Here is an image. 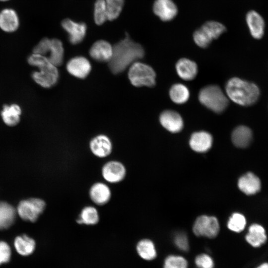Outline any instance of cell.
<instances>
[{"label":"cell","instance_id":"obj_1","mask_svg":"<svg viewBox=\"0 0 268 268\" xmlns=\"http://www.w3.org/2000/svg\"><path fill=\"white\" fill-rule=\"evenodd\" d=\"M144 55L143 47L131 39L126 33L125 37L113 47L112 57L108 62L109 68L114 74L120 73Z\"/></svg>","mask_w":268,"mask_h":268},{"label":"cell","instance_id":"obj_2","mask_svg":"<svg viewBox=\"0 0 268 268\" xmlns=\"http://www.w3.org/2000/svg\"><path fill=\"white\" fill-rule=\"evenodd\" d=\"M225 91L228 99L243 106L254 104L260 96V90L255 84L238 77L228 80Z\"/></svg>","mask_w":268,"mask_h":268},{"label":"cell","instance_id":"obj_3","mask_svg":"<svg viewBox=\"0 0 268 268\" xmlns=\"http://www.w3.org/2000/svg\"><path fill=\"white\" fill-rule=\"evenodd\" d=\"M28 64L38 68L33 72L32 77L37 84L44 88L54 86L59 79L58 70L45 57L33 53L27 59Z\"/></svg>","mask_w":268,"mask_h":268},{"label":"cell","instance_id":"obj_4","mask_svg":"<svg viewBox=\"0 0 268 268\" xmlns=\"http://www.w3.org/2000/svg\"><path fill=\"white\" fill-rule=\"evenodd\" d=\"M198 98L202 105L217 114L222 113L229 103L227 96L216 85H209L201 88Z\"/></svg>","mask_w":268,"mask_h":268},{"label":"cell","instance_id":"obj_5","mask_svg":"<svg viewBox=\"0 0 268 268\" xmlns=\"http://www.w3.org/2000/svg\"><path fill=\"white\" fill-rule=\"evenodd\" d=\"M33 53L45 57L56 67L61 66L63 62L64 49L62 42L58 39H42L34 47Z\"/></svg>","mask_w":268,"mask_h":268},{"label":"cell","instance_id":"obj_6","mask_svg":"<svg viewBox=\"0 0 268 268\" xmlns=\"http://www.w3.org/2000/svg\"><path fill=\"white\" fill-rule=\"evenodd\" d=\"M128 77L132 84L136 87H153L156 83L154 69L149 65L138 61L131 65Z\"/></svg>","mask_w":268,"mask_h":268},{"label":"cell","instance_id":"obj_7","mask_svg":"<svg viewBox=\"0 0 268 268\" xmlns=\"http://www.w3.org/2000/svg\"><path fill=\"white\" fill-rule=\"evenodd\" d=\"M46 207L45 202L38 198H31L21 201L17 213L21 219L32 222L36 221Z\"/></svg>","mask_w":268,"mask_h":268},{"label":"cell","instance_id":"obj_8","mask_svg":"<svg viewBox=\"0 0 268 268\" xmlns=\"http://www.w3.org/2000/svg\"><path fill=\"white\" fill-rule=\"evenodd\" d=\"M193 231L198 237L214 238L219 231L218 221L215 217L201 215L196 219Z\"/></svg>","mask_w":268,"mask_h":268},{"label":"cell","instance_id":"obj_9","mask_svg":"<svg viewBox=\"0 0 268 268\" xmlns=\"http://www.w3.org/2000/svg\"><path fill=\"white\" fill-rule=\"evenodd\" d=\"M126 169L120 162L110 161L102 168V175L105 181L110 183H119L125 178Z\"/></svg>","mask_w":268,"mask_h":268},{"label":"cell","instance_id":"obj_10","mask_svg":"<svg viewBox=\"0 0 268 268\" xmlns=\"http://www.w3.org/2000/svg\"><path fill=\"white\" fill-rule=\"evenodd\" d=\"M62 26L67 33L68 40L72 44L80 43L85 36L87 26L83 22H76L67 18L62 21Z\"/></svg>","mask_w":268,"mask_h":268},{"label":"cell","instance_id":"obj_11","mask_svg":"<svg viewBox=\"0 0 268 268\" xmlns=\"http://www.w3.org/2000/svg\"><path fill=\"white\" fill-rule=\"evenodd\" d=\"M159 122L163 128L172 133L181 131L184 126L183 120L180 115L171 110H165L160 114Z\"/></svg>","mask_w":268,"mask_h":268},{"label":"cell","instance_id":"obj_12","mask_svg":"<svg viewBox=\"0 0 268 268\" xmlns=\"http://www.w3.org/2000/svg\"><path fill=\"white\" fill-rule=\"evenodd\" d=\"M67 69L72 75L83 79L90 73L91 66L85 57L77 56L71 59L67 64Z\"/></svg>","mask_w":268,"mask_h":268},{"label":"cell","instance_id":"obj_13","mask_svg":"<svg viewBox=\"0 0 268 268\" xmlns=\"http://www.w3.org/2000/svg\"><path fill=\"white\" fill-rule=\"evenodd\" d=\"M154 14L161 20H172L178 13V8L172 0H155L153 5Z\"/></svg>","mask_w":268,"mask_h":268},{"label":"cell","instance_id":"obj_14","mask_svg":"<svg viewBox=\"0 0 268 268\" xmlns=\"http://www.w3.org/2000/svg\"><path fill=\"white\" fill-rule=\"evenodd\" d=\"M89 147L94 155L99 158H104L111 154L112 144L107 136L100 134L91 140Z\"/></svg>","mask_w":268,"mask_h":268},{"label":"cell","instance_id":"obj_15","mask_svg":"<svg viewBox=\"0 0 268 268\" xmlns=\"http://www.w3.org/2000/svg\"><path fill=\"white\" fill-rule=\"evenodd\" d=\"M89 55L98 62H109L112 57L113 47L105 40L97 41L90 48Z\"/></svg>","mask_w":268,"mask_h":268},{"label":"cell","instance_id":"obj_16","mask_svg":"<svg viewBox=\"0 0 268 268\" xmlns=\"http://www.w3.org/2000/svg\"><path fill=\"white\" fill-rule=\"evenodd\" d=\"M212 141V135L209 133L199 131L191 135L189 144L193 150L198 152H204L211 148Z\"/></svg>","mask_w":268,"mask_h":268},{"label":"cell","instance_id":"obj_17","mask_svg":"<svg viewBox=\"0 0 268 268\" xmlns=\"http://www.w3.org/2000/svg\"><path fill=\"white\" fill-rule=\"evenodd\" d=\"M89 196L94 203L102 205L107 203L110 200L111 190L106 184L97 182L91 187L89 190Z\"/></svg>","mask_w":268,"mask_h":268},{"label":"cell","instance_id":"obj_18","mask_svg":"<svg viewBox=\"0 0 268 268\" xmlns=\"http://www.w3.org/2000/svg\"><path fill=\"white\" fill-rule=\"evenodd\" d=\"M176 70L178 76L184 80L194 79L198 71L196 63L187 58L179 59L176 64Z\"/></svg>","mask_w":268,"mask_h":268},{"label":"cell","instance_id":"obj_19","mask_svg":"<svg viewBox=\"0 0 268 268\" xmlns=\"http://www.w3.org/2000/svg\"><path fill=\"white\" fill-rule=\"evenodd\" d=\"M19 25L16 11L11 8H4L0 12V28L6 32L15 31Z\"/></svg>","mask_w":268,"mask_h":268},{"label":"cell","instance_id":"obj_20","mask_svg":"<svg viewBox=\"0 0 268 268\" xmlns=\"http://www.w3.org/2000/svg\"><path fill=\"white\" fill-rule=\"evenodd\" d=\"M238 185L240 190L248 195L256 194L261 187L259 178L251 172L242 176L239 179Z\"/></svg>","mask_w":268,"mask_h":268},{"label":"cell","instance_id":"obj_21","mask_svg":"<svg viewBox=\"0 0 268 268\" xmlns=\"http://www.w3.org/2000/svg\"><path fill=\"white\" fill-rule=\"evenodd\" d=\"M246 22L251 35L255 39L261 38L264 33L265 22L256 11L252 10L246 15Z\"/></svg>","mask_w":268,"mask_h":268},{"label":"cell","instance_id":"obj_22","mask_svg":"<svg viewBox=\"0 0 268 268\" xmlns=\"http://www.w3.org/2000/svg\"><path fill=\"white\" fill-rule=\"evenodd\" d=\"M245 239L248 244L254 248L262 246L267 239L265 229L259 224H252L249 228Z\"/></svg>","mask_w":268,"mask_h":268},{"label":"cell","instance_id":"obj_23","mask_svg":"<svg viewBox=\"0 0 268 268\" xmlns=\"http://www.w3.org/2000/svg\"><path fill=\"white\" fill-rule=\"evenodd\" d=\"M231 139L236 146L246 147L249 145L252 139V132L248 127L239 126L232 132Z\"/></svg>","mask_w":268,"mask_h":268},{"label":"cell","instance_id":"obj_24","mask_svg":"<svg viewBox=\"0 0 268 268\" xmlns=\"http://www.w3.org/2000/svg\"><path fill=\"white\" fill-rule=\"evenodd\" d=\"M21 114L20 107L15 104L4 105L0 113L3 122L10 127L15 126L19 123Z\"/></svg>","mask_w":268,"mask_h":268},{"label":"cell","instance_id":"obj_25","mask_svg":"<svg viewBox=\"0 0 268 268\" xmlns=\"http://www.w3.org/2000/svg\"><path fill=\"white\" fill-rule=\"evenodd\" d=\"M136 249L139 256L144 260L150 261L157 257L155 244L150 239H144L139 241L136 245Z\"/></svg>","mask_w":268,"mask_h":268},{"label":"cell","instance_id":"obj_26","mask_svg":"<svg viewBox=\"0 0 268 268\" xmlns=\"http://www.w3.org/2000/svg\"><path fill=\"white\" fill-rule=\"evenodd\" d=\"M16 210L10 204L0 201V230L9 227L14 222Z\"/></svg>","mask_w":268,"mask_h":268},{"label":"cell","instance_id":"obj_27","mask_svg":"<svg viewBox=\"0 0 268 268\" xmlns=\"http://www.w3.org/2000/svg\"><path fill=\"white\" fill-rule=\"evenodd\" d=\"M35 241L26 235L16 237L14 241L16 251L23 256L31 254L35 250Z\"/></svg>","mask_w":268,"mask_h":268},{"label":"cell","instance_id":"obj_28","mask_svg":"<svg viewBox=\"0 0 268 268\" xmlns=\"http://www.w3.org/2000/svg\"><path fill=\"white\" fill-rule=\"evenodd\" d=\"M169 96L175 103L182 104L186 103L190 97L188 87L181 83L173 84L169 90Z\"/></svg>","mask_w":268,"mask_h":268},{"label":"cell","instance_id":"obj_29","mask_svg":"<svg viewBox=\"0 0 268 268\" xmlns=\"http://www.w3.org/2000/svg\"><path fill=\"white\" fill-rule=\"evenodd\" d=\"M99 220V216L97 209L92 206H87L84 207L76 219V222L79 224L95 225Z\"/></svg>","mask_w":268,"mask_h":268},{"label":"cell","instance_id":"obj_30","mask_svg":"<svg viewBox=\"0 0 268 268\" xmlns=\"http://www.w3.org/2000/svg\"><path fill=\"white\" fill-rule=\"evenodd\" d=\"M212 40L216 39L226 31L225 27L221 23L215 21H208L201 27Z\"/></svg>","mask_w":268,"mask_h":268},{"label":"cell","instance_id":"obj_31","mask_svg":"<svg viewBox=\"0 0 268 268\" xmlns=\"http://www.w3.org/2000/svg\"><path fill=\"white\" fill-rule=\"evenodd\" d=\"M163 268H188L187 259L181 255L169 254L164 259Z\"/></svg>","mask_w":268,"mask_h":268},{"label":"cell","instance_id":"obj_32","mask_svg":"<svg viewBox=\"0 0 268 268\" xmlns=\"http://www.w3.org/2000/svg\"><path fill=\"white\" fill-rule=\"evenodd\" d=\"M107 20L112 21L120 15L125 0H105Z\"/></svg>","mask_w":268,"mask_h":268},{"label":"cell","instance_id":"obj_33","mask_svg":"<svg viewBox=\"0 0 268 268\" xmlns=\"http://www.w3.org/2000/svg\"><path fill=\"white\" fill-rule=\"evenodd\" d=\"M94 19L95 23L102 25L107 20V11L105 0H96L94 4Z\"/></svg>","mask_w":268,"mask_h":268},{"label":"cell","instance_id":"obj_34","mask_svg":"<svg viewBox=\"0 0 268 268\" xmlns=\"http://www.w3.org/2000/svg\"><path fill=\"white\" fill-rule=\"evenodd\" d=\"M246 224L245 217L240 213H235L229 218L227 226L230 230L239 233L244 229Z\"/></svg>","mask_w":268,"mask_h":268},{"label":"cell","instance_id":"obj_35","mask_svg":"<svg viewBox=\"0 0 268 268\" xmlns=\"http://www.w3.org/2000/svg\"><path fill=\"white\" fill-rule=\"evenodd\" d=\"M196 268H214L213 258L207 253H202L197 255L194 260Z\"/></svg>","mask_w":268,"mask_h":268},{"label":"cell","instance_id":"obj_36","mask_svg":"<svg viewBox=\"0 0 268 268\" xmlns=\"http://www.w3.org/2000/svg\"><path fill=\"white\" fill-rule=\"evenodd\" d=\"M193 39L199 47L202 48L207 47L212 41L201 28L195 31Z\"/></svg>","mask_w":268,"mask_h":268},{"label":"cell","instance_id":"obj_37","mask_svg":"<svg viewBox=\"0 0 268 268\" xmlns=\"http://www.w3.org/2000/svg\"><path fill=\"white\" fill-rule=\"evenodd\" d=\"M174 243L176 247L183 252H187L190 249L188 238L184 233L176 234L174 238Z\"/></svg>","mask_w":268,"mask_h":268},{"label":"cell","instance_id":"obj_38","mask_svg":"<svg viewBox=\"0 0 268 268\" xmlns=\"http://www.w3.org/2000/svg\"><path fill=\"white\" fill-rule=\"evenodd\" d=\"M11 249L7 243L0 241V265L8 262L11 258Z\"/></svg>","mask_w":268,"mask_h":268},{"label":"cell","instance_id":"obj_39","mask_svg":"<svg viewBox=\"0 0 268 268\" xmlns=\"http://www.w3.org/2000/svg\"><path fill=\"white\" fill-rule=\"evenodd\" d=\"M256 268H268V262H264L258 265Z\"/></svg>","mask_w":268,"mask_h":268},{"label":"cell","instance_id":"obj_40","mask_svg":"<svg viewBox=\"0 0 268 268\" xmlns=\"http://www.w3.org/2000/svg\"><path fill=\"white\" fill-rule=\"evenodd\" d=\"M7 0H0V1H7Z\"/></svg>","mask_w":268,"mask_h":268}]
</instances>
